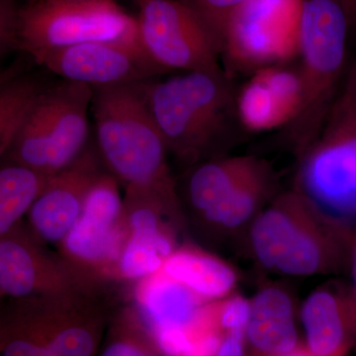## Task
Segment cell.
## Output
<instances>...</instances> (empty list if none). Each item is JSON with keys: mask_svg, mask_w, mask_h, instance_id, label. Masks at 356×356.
<instances>
[{"mask_svg": "<svg viewBox=\"0 0 356 356\" xmlns=\"http://www.w3.org/2000/svg\"><path fill=\"white\" fill-rule=\"evenodd\" d=\"M145 91L168 153L185 163L218 158L243 131L227 74L182 72L146 81Z\"/></svg>", "mask_w": 356, "mask_h": 356, "instance_id": "obj_1", "label": "cell"}, {"mask_svg": "<svg viewBox=\"0 0 356 356\" xmlns=\"http://www.w3.org/2000/svg\"><path fill=\"white\" fill-rule=\"evenodd\" d=\"M353 227L325 216L298 191L277 194L248 228L255 261L267 270L306 277L350 268Z\"/></svg>", "mask_w": 356, "mask_h": 356, "instance_id": "obj_2", "label": "cell"}, {"mask_svg": "<svg viewBox=\"0 0 356 356\" xmlns=\"http://www.w3.org/2000/svg\"><path fill=\"white\" fill-rule=\"evenodd\" d=\"M351 33L341 0H303L298 58L302 102L296 118L284 129L297 159L317 139L341 93L350 62Z\"/></svg>", "mask_w": 356, "mask_h": 356, "instance_id": "obj_3", "label": "cell"}, {"mask_svg": "<svg viewBox=\"0 0 356 356\" xmlns=\"http://www.w3.org/2000/svg\"><path fill=\"white\" fill-rule=\"evenodd\" d=\"M145 83L92 88L98 153L112 175L127 186L172 179L168 147L147 104Z\"/></svg>", "mask_w": 356, "mask_h": 356, "instance_id": "obj_4", "label": "cell"}, {"mask_svg": "<svg viewBox=\"0 0 356 356\" xmlns=\"http://www.w3.org/2000/svg\"><path fill=\"white\" fill-rule=\"evenodd\" d=\"M137 39L136 17L115 0H28L0 19L2 55L21 51L34 60L74 44Z\"/></svg>", "mask_w": 356, "mask_h": 356, "instance_id": "obj_5", "label": "cell"}, {"mask_svg": "<svg viewBox=\"0 0 356 356\" xmlns=\"http://www.w3.org/2000/svg\"><path fill=\"white\" fill-rule=\"evenodd\" d=\"M298 163L293 189L325 216L355 226L356 105L343 93Z\"/></svg>", "mask_w": 356, "mask_h": 356, "instance_id": "obj_6", "label": "cell"}, {"mask_svg": "<svg viewBox=\"0 0 356 356\" xmlns=\"http://www.w3.org/2000/svg\"><path fill=\"white\" fill-rule=\"evenodd\" d=\"M138 39L149 58L166 74H227L220 63L222 44L189 0H134Z\"/></svg>", "mask_w": 356, "mask_h": 356, "instance_id": "obj_7", "label": "cell"}, {"mask_svg": "<svg viewBox=\"0 0 356 356\" xmlns=\"http://www.w3.org/2000/svg\"><path fill=\"white\" fill-rule=\"evenodd\" d=\"M303 0H248L229 18L221 60L232 74L288 65L299 58Z\"/></svg>", "mask_w": 356, "mask_h": 356, "instance_id": "obj_8", "label": "cell"}, {"mask_svg": "<svg viewBox=\"0 0 356 356\" xmlns=\"http://www.w3.org/2000/svg\"><path fill=\"white\" fill-rule=\"evenodd\" d=\"M65 81L91 88L145 83L165 74L134 41H95L48 51L34 60Z\"/></svg>", "mask_w": 356, "mask_h": 356, "instance_id": "obj_9", "label": "cell"}, {"mask_svg": "<svg viewBox=\"0 0 356 356\" xmlns=\"http://www.w3.org/2000/svg\"><path fill=\"white\" fill-rule=\"evenodd\" d=\"M100 154L90 147L62 172L51 175L29 211L36 235L44 242L62 243L74 228L83 210L84 198L102 175Z\"/></svg>", "mask_w": 356, "mask_h": 356, "instance_id": "obj_10", "label": "cell"}, {"mask_svg": "<svg viewBox=\"0 0 356 356\" xmlns=\"http://www.w3.org/2000/svg\"><path fill=\"white\" fill-rule=\"evenodd\" d=\"M302 92L298 69L280 65L255 70L236 91V114L243 131L259 134L286 128L298 114Z\"/></svg>", "mask_w": 356, "mask_h": 356, "instance_id": "obj_11", "label": "cell"}, {"mask_svg": "<svg viewBox=\"0 0 356 356\" xmlns=\"http://www.w3.org/2000/svg\"><path fill=\"white\" fill-rule=\"evenodd\" d=\"M305 346L312 356H348L356 351V317L348 287H320L301 308Z\"/></svg>", "mask_w": 356, "mask_h": 356, "instance_id": "obj_12", "label": "cell"}, {"mask_svg": "<svg viewBox=\"0 0 356 356\" xmlns=\"http://www.w3.org/2000/svg\"><path fill=\"white\" fill-rule=\"evenodd\" d=\"M48 95L51 105L48 173L54 175L72 165L86 149L93 88L63 79L49 86Z\"/></svg>", "mask_w": 356, "mask_h": 356, "instance_id": "obj_13", "label": "cell"}, {"mask_svg": "<svg viewBox=\"0 0 356 356\" xmlns=\"http://www.w3.org/2000/svg\"><path fill=\"white\" fill-rule=\"evenodd\" d=\"M294 302L286 290L266 286L250 300L247 327L248 355L273 356L291 351L300 343Z\"/></svg>", "mask_w": 356, "mask_h": 356, "instance_id": "obj_14", "label": "cell"}, {"mask_svg": "<svg viewBox=\"0 0 356 356\" xmlns=\"http://www.w3.org/2000/svg\"><path fill=\"white\" fill-rule=\"evenodd\" d=\"M67 280L31 243L8 233L0 243V289L6 296L25 298L37 293H60Z\"/></svg>", "mask_w": 356, "mask_h": 356, "instance_id": "obj_15", "label": "cell"}, {"mask_svg": "<svg viewBox=\"0 0 356 356\" xmlns=\"http://www.w3.org/2000/svg\"><path fill=\"white\" fill-rule=\"evenodd\" d=\"M121 215L120 209L108 199H86L81 216L62 242L65 254L88 266L111 261L120 254L116 222Z\"/></svg>", "mask_w": 356, "mask_h": 356, "instance_id": "obj_16", "label": "cell"}, {"mask_svg": "<svg viewBox=\"0 0 356 356\" xmlns=\"http://www.w3.org/2000/svg\"><path fill=\"white\" fill-rule=\"evenodd\" d=\"M204 301L163 269L144 278L138 290V303L149 329L193 327L202 318L207 305Z\"/></svg>", "mask_w": 356, "mask_h": 356, "instance_id": "obj_17", "label": "cell"}, {"mask_svg": "<svg viewBox=\"0 0 356 356\" xmlns=\"http://www.w3.org/2000/svg\"><path fill=\"white\" fill-rule=\"evenodd\" d=\"M266 163L254 156H218L197 163L186 182V198L192 209L201 216Z\"/></svg>", "mask_w": 356, "mask_h": 356, "instance_id": "obj_18", "label": "cell"}, {"mask_svg": "<svg viewBox=\"0 0 356 356\" xmlns=\"http://www.w3.org/2000/svg\"><path fill=\"white\" fill-rule=\"evenodd\" d=\"M276 187L275 175L266 163L228 197L201 215V218L220 233L235 235L250 228L267 204L277 195Z\"/></svg>", "mask_w": 356, "mask_h": 356, "instance_id": "obj_19", "label": "cell"}, {"mask_svg": "<svg viewBox=\"0 0 356 356\" xmlns=\"http://www.w3.org/2000/svg\"><path fill=\"white\" fill-rule=\"evenodd\" d=\"M163 271L205 301L228 297L238 282L236 271L227 262L189 248L173 252Z\"/></svg>", "mask_w": 356, "mask_h": 356, "instance_id": "obj_20", "label": "cell"}, {"mask_svg": "<svg viewBox=\"0 0 356 356\" xmlns=\"http://www.w3.org/2000/svg\"><path fill=\"white\" fill-rule=\"evenodd\" d=\"M51 175L9 161L0 170V235L13 231L20 218L31 209Z\"/></svg>", "mask_w": 356, "mask_h": 356, "instance_id": "obj_21", "label": "cell"}, {"mask_svg": "<svg viewBox=\"0 0 356 356\" xmlns=\"http://www.w3.org/2000/svg\"><path fill=\"white\" fill-rule=\"evenodd\" d=\"M49 86L33 76L2 81L0 88V154L7 153Z\"/></svg>", "mask_w": 356, "mask_h": 356, "instance_id": "obj_22", "label": "cell"}, {"mask_svg": "<svg viewBox=\"0 0 356 356\" xmlns=\"http://www.w3.org/2000/svg\"><path fill=\"white\" fill-rule=\"evenodd\" d=\"M165 261L153 243L140 236L130 235L121 250L119 269L124 277L140 280L161 271Z\"/></svg>", "mask_w": 356, "mask_h": 356, "instance_id": "obj_23", "label": "cell"}, {"mask_svg": "<svg viewBox=\"0 0 356 356\" xmlns=\"http://www.w3.org/2000/svg\"><path fill=\"white\" fill-rule=\"evenodd\" d=\"M211 318L222 336L229 332H245L250 314V300L234 294L210 303Z\"/></svg>", "mask_w": 356, "mask_h": 356, "instance_id": "obj_24", "label": "cell"}, {"mask_svg": "<svg viewBox=\"0 0 356 356\" xmlns=\"http://www.w3.org/2000/svg\"><path fill=\"white\" fill-rule=\"evenodd\" d=\"M100 356H165L151 331L126 327L116 332Z\"/></svg>", "mask_w": 356, "mask_h": 356, "instance_id": "obj_25", "label": "cell"}, {"mask_svg": "<svg viewBox=\"0 0 356 356\" xmlns=\"http://www.w3.org/2000/svg\"><path fill=\"white\" fill-rule=\"evenodd\" d=\"M197 9L204 19L216 33L220 41L222 40L225 28L229 18L248 0H189Z\"/></svg>", "mask_w": 356, "mask_h": 356, "instance_id": "obj_26", "label": "cell"}, {"mask_svg": "<svg viewBox=\"0 0 356 356\" xmlns=\"http://www.w3.org/2000/svg\"><path fill=\"white\" fill-rule=\"evenodd\" d=\"M245 332H229L222 336L216 356H247Z\"/></svg>", "mask_w": 356, "mask_h": 356, "instance_id": "obj_27", "label": "cell"}, {"mask_svg": "<svg viewBox=\"0 0 356 356\" xmlns=\"http://www.w3.org/2000/svg\"><path fill=\"white\" fill-rule=\"evenodd\" d=\"M341 92L356 105V50L355 55L350 58V65Z\"/></svg>", "mask_w": 356, "mask_h": 356, "instance_id": "obj_28", "label": "cell"}, {"mask_svg": "<svg viewBox=\"0 0 356 356\" xmlns=\"http://www.w3.org/2000/svg\"><path fill=\"white\" fill-rule=\"evenodd\" d=\"M348 270L350 271L351 274V284L350 286H348V295L351 304L353 306V310H355L356 316V222L355 227H353V243H351V250H350V268Z\"/></svg>", "mask_w": 356, "mask_h": 356, "instance_id": "obj_29", "label": "cell"}, {"mask_svg": "<svg viewBox=\"0 0 356 356\" xmlns=\"http://www.w3.org/2000/svg\"><path fill=\"white\" fill-rule=\"evenodd\" d=\"M341 3L348 13L353 32L356 30V0H341Z\"/></svg>", "mask_w": 356, "mask_h": 356, "instance_id": "obj_30", "label": "cell"}, {"mask_svg": "<svg viewBox=\"0 0 356 356\" xmlns=\"http://www.w3.org/2000/svg\"><path fill=\"white\" fill-rule=\"evenodd\" d=\"M273 356H312L309 353L308 348H306L305 343H300L294 350L288 351V353H282V355Z\"/></svg>", "mask_w": 356, "mask_h": 356, "instance_id": "obj_31", "label": "cell"}, {"mask_svg": "<svg viewBox=\"0 0 356 356\" xmlns=\"http://www.w3.org/2000/svg\"><path fill=\"white\" fill-rule=\"evenodd\" d=\"M26 1H28V0H0V10H13L15 7L24 3Z\"/></svg>", "mask_w": 356, "mask_h": 356, "instance_id": "obj_32", "label": "cell"}]
</instances>
